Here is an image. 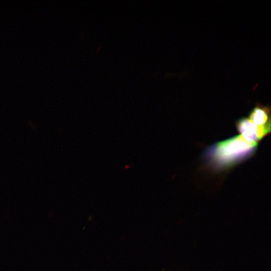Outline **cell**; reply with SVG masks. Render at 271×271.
Listing matches in <instances>:
<instances>
[{
    "label": "cell",
    "instance_id": "cell-3",
    "mask_svg": "<svg viewBox=\"0 0 271 271\" xmlns=\"http://www.w3.org/2000/svg\"><path fill=\"white\" fill-rule=\"evenodd\" d=\"M248 118L257 126L270 131V109L258 105L250 112Z\"/></svg>",
    "mask_w": 271,
    "mask_h": 271
},
{
    "label": "cell",
    "instance_id": "cell-2",
    "mask_svg": "<svg viewBox=\"0 0 271 271\" xmlns=\"http://www.w3.org/2000/svg\"><path fill=\"white\" fill-rule=\"evenodd\" d=\"M236 125L240 136L248 142L257 143L270 132L257 126L248 117L239 119Z\"/></svg>",
    "mask_w": 271,
    "mask_h": 271
},
{
    "label": "cell",
    "instance_id": "cell-1",
    "mask_svg": "<svg viewBox=\"0 0 271 271\" xmlns=\"http://www.w3.org/2000/svg\"><path fill=\"white\" fill-rule=\"evenodd\" d=\"M257 144L245 141L239 135L211 146L206 157L217 168H226L250 157L255 152Z\"/></svg>",
    "mask_w": 271,
    "mask_h": 271
}]
</instances>
